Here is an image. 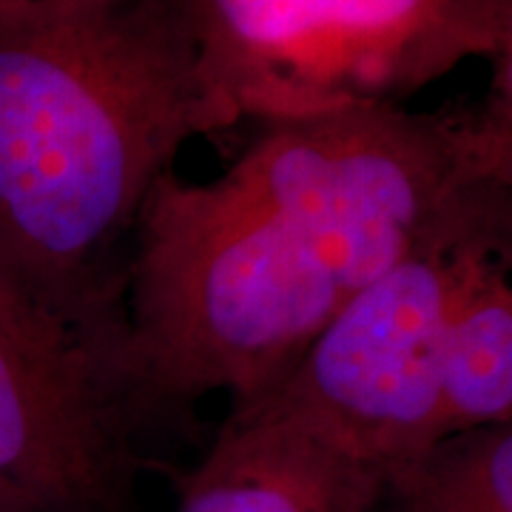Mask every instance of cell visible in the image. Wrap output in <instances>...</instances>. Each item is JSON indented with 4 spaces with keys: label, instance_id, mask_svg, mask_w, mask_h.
<instances>
[{
    "label": "cell",
    "instance_id": "obj_1",
    "mask_svg": "<svg viewBox=\"0 0 512 512\" xmlns=\"http://www.w3.org/2000/svg\"><path fill=\"white\" fill-rule=\"evenodd\" d=\"M478 174L470 114L399 103L259 123L214 180L168 174L128 259L143 413L271 390Z\"/></svg>",
    "mask_w": 512,
    "mask_h": 512
},
{
    "label": "cell",
    "instance_id": "obj_2",
    "mask_svg": "<svg viewBox=\"0 0 512 512\" xmlns=\"http://www.w3.org/2000/svg\"><path fill=\"white\" fill-rule=\"evenodd\" d=\"M220 131L188 0H0V274L128 387L137 225Z\"/></svg>",
    "mask_w": 512,
    "mask_h": 512
},
{
    "label": "cell",
    "instance_id": "obj_3",
    "mask_svg": "<svg viewBox=\"0 0 512 512\" xmlns=\"http://www.w3.org/2000/svg\"><path fill=\"white\" fill-rule=\"evenodd\" d=\"M256 399L330 430L384 478L512 419V194L478 174Z\"/></svg>",
    "mask_w": 512,
    "mask_h": 512
},
{
    "label": "cell",
    "instance_id": "obj_4",
    "mask_svg": "<svg viewBox=\"0 0 512 512\" xmlns=\"http://www.w3.org/2000/svg\"><path fill=\"white\" fill-rule=\"evenodd\" d=\"M222 131L399 103L493 49L495 0H188Z\"/></svg>",
    "mask_w": 512,
    "mask_h": 512
},
{
    "label": "cell",
    "instance_id": "obj_5",
    "mask_svg": "<svg viewBox=\"0 0 512 512\" xmlns=\"http://www.w3.org/2000/svg\"><path fill=\"white\" fill-rule=\"evenodd\" d=\"M140 413L109 359L0 274V512H126Z\"/></svg>",
    "mask_w": 512,
    "mask_h": 512
},
{
    "label": "cell",
    "instance_id": "obj_6",
    "mask_svg": "<svg viewBox=\"0 0 512 512\" xmlns=\"http://www.w3.org/2000/svg\"><path fill=\"white\" fill-rule=\"evenodd\" d=\"M384 476L322 424L254 399L177 478V512H373Z\"/></svg>",
    "mask_w": 512,
    "mask_h": 512
},
{
    "label": "cell",
    "instance_id": "obj_7",
    "mask_svg": "<svg viewBox=\"0 0 512 512\" xmlns=\"http://www.w3.org/2000/svg\"><path fill=\"white\" fill-rule=\"evenodd\" d=\"M373 512H512V419L453 436L396 467Z\"/></svg>",
    "mask_w": 512,
    "mask_h": 512
},
{
    "label": "cell",
    "instance_id": "obj_8",
    "mask_svg": "<svg viewBox=\"0 0 512 512\" xmlns=\"http://www.w3.org/2000/svg\"><path fill=\"white\" fill-rule=\"evenodd\" d=\"M493 80L487 100L470 114L484 174L512 194V0H495Z\"/></svg>",
    "mask_w": 512,
    "mask_h": 512
}]
</instances>
